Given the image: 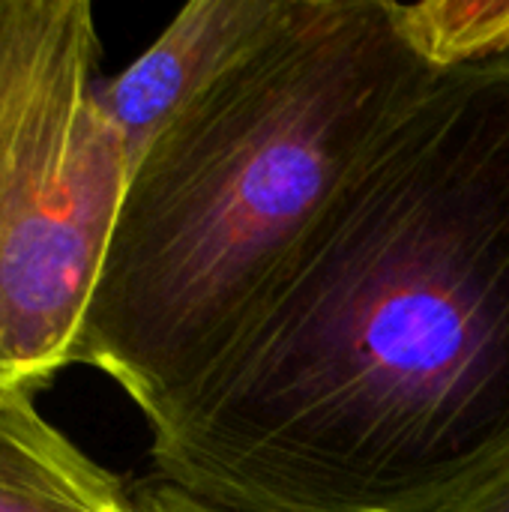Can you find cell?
<instances>
[{
  "label": "cell",
  "mask_w": 509,
  "mask_h": 512,
  "mask_svg": "<svg viewBox=\"0 0 509 512\" xmlns=\"http://www.w3.org/2000/svg\"><path fill=\"white\" fill-rule=\"evenodd\" d=\"M237 512H441L509 459V54L441 72L150 426Z\"/></svg>",
  "instance_id": "obj_1"
},
{
  "label": "cell",
  "mask_w": 509,
  "mask_h": 512,
  "mask_svg": "<svg viewBox=\"0 0 509 512\" xmlns=\"http://www.w3.org/2000/svg\"><path fill=\"white\" fill-rule=\"evenodd\" d=\"M438 75L396 0H291L135 162L75 363L156 426Z\"/></svg>",
  "instance_id": "obj_2"
},
{
  "label": "cell",
  "mask_w": 509,
  "mask_h": 512,
  "mask_svg": "<svg viewBox=\"0 0 509 512\" xmlns=\"http://www.w3.org/2000/svg\"><path fill=\"white\" fill-rule=\"evenodd\" d=\"M99 54L87 0H0V390L75 366L132 177Z\"/></svg>",
  "instance_id": "obj_3"
},
{
  "label": "cell",
  "mask_w": 509,
  "mask_h": 512,
  "mask_svg": "<svg viewBox=\"0 0 509 512\" xmlns=\"http://www.w3.org/2000/svg\"><path fill=\"white\" fill-rule=\"evenodd\" d=\"M288 6L291 0H192L132 66L99 84V105L117 126L132 168L183 108L285 18Z\"/></svg>",
  "instance_id": "obj_4"
},
{
  "label": "cell",
  "mask_w": 509,
  "mask_h": 512,
  "mask_svg": "<svg viewBox=\"0 0 509 512\" xmlns=\"http://www.w3.org/2000/svg\"><path fill=\"white\" fill-rule=\"evenodd\" d=\"M0 512L138 510L132 489L36 408V393L0 390Z\"/></svg>",
  "instance_id": "obj_5"
},
{
  "label": "cell",
  "mask_w": 509,
  "mask_h": 512,
  "mask_svg": "<svg viewBox=\"0 0 509 512\" xmlns=\"http://www.w3.org/2000/svg\"><path fill=\"white\" fill-rule=\"evenodd\" d=\"M396 12L420 57L438 72L509 54V0H423L396 3Z\"/></svg>",
  "instance_id": "obj_6"
},
{
  "label": "cell",
  "mask_w": 509,
  "mask_h": 512,
  "mask_svg": "<svg viewBox=\"0 0 509 512\" xmlns=\"http://www.w3.org/2000/svg\"><path fill=\"white\" fill-rule=\"evenodd\" d=\"M132 501L138 512H237L219 504H210L204 498L189 495L186 489L168 483L159 474L144 477L135 489H132Z\"/></svg>",
  "instance_id": "obj_7"
},
{
  "label": "cell",
  "mask_w": 509,
  "mask_h": 512,
  "mask_svg": "<svg viewBox=\"0 0 509 512\" xmlns=\"http://www.w3.org/2000/svg\"><path fill=\"white\" fill-rule=\"evenodd\" d=\"M441 512H509V459Z\"/></svg>",
  "instance_id": "obj_8"
}]
</instances>
